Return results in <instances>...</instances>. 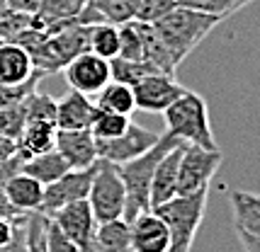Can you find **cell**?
Segmentation results:
<instances>
[{"instance_id": "6da1fadb", "label": "cell", "mask_w": 260, "mask_h": 252, "mask_svg": "<svg viewBox=\"0 0 260 252\" xmlns=\"http://www.w3.org/2000/svg\"><path fill=\"white\" fill-rule=\"evenodd\" d=\"M182 141L175 138L173 134H160L158 143L153 148H148L144 155H139L134 160L119 165V175H122V182L126 189V204H124V214L122 221L124 223H134L141 214L151 211V182H153V172L158 167V162L163 160V155L170 153L175 146H180Z\"/></svg>"}, {"instance_id": "7a4b0ae2", "label": "cell", "mask_w": 260, "mask_h": 252, "mask_svg": "<svg viewBox=\"0 0 260 252\" xmlns=\"http://www.w3.org/2000/svg\"><path fill=\"white\" fill-rule=\"evenodd\" d=\"M221 22L214 15H204V12L190 10V8H175L173 12H168L163 20L153 22L156 34L160 36L163 46L168 49L170 58L175 66H180L185 58L192 54L197 46L202 44V39L216 24Z\"/></svg>"}, {"instance_id": "3957f363", "label": "cell", "mask_w": 260, "mask_h": 252, "mask_svg": "<svg viewBox=\"0 0 260 252\" xmlns=\"http://www.w3.org/2000/svg\"><path fill=\"white\" fill-rule=\"evenodd\" d=\"M209 187H202L192 194H178L170 201L151 208L156 211L170 230V252H192L194 235L207 211Z\"/></svg>"}, {"instance_id": "277c9868", "label": "cell", "mask_w": 260, "mask_h": 252, "mask_svg": "<svg viewBox=\"0 0 260 252\" xmlns=\"http://www.w3.org/2000/svg\"><path fill=\"white\" fill-rule=\"evenodd\" d=\"M163 119L168 134L180 138L182 143L200 146V148H216L212 124H209V109L202 95L187 90L163 112Z\"/></svg>"}, {"instance_id": "5b68a950", "label": "cell", "mask_w": 260, "mask_h": 252, "mask_svg": "<svg viewBox=\"0 0 260 252\" xmlns=\"http://www.w3.org/2000/svg\"><path fill=\"white\" fill-rule=\"evenodd\" d=\"M88 204H90L98 223L122 218L126 204V189L122 182V175H119V165L98 158L90 192H88Z\"/></svg>"}, {"instance_id": "8992f818", "label": "cell", "mask_w": 260, "mask_h": 252, "mask_svg": "<svg viewBox=\"0 0 260 252\" xmlns=\"http://www.w3.org/2000/svg\"><path fill=\"white\" fill-rule=\"evenodd\" d=\"M221 162L224 155L219 148H200L185 143L178 167V194H192L202 187H209Z\"/></svg>"}, {"instance_id": "52a82bcc", "label": "cell", "mask_w": 260, "mask_h": 252, "mask_svg": "<svg viewBox=\"0 0 260 252\" xmlns=\"http://www.w3.org/2000/svg\"><path fill=\"white\" fill-rule=\"evenodd\" d=\"M158 138L160 134L132 121L122 136L112 138V141H98V158L114 162V165H124V162L144 155L148 148H153L158 143Z\"/></svg>"}, {"instance_id": "ba28073f", "label": "cell", "mask_w": 260, "mask_h": 252, "mask_svg": "<svg viewBox=\"0 0 260 252\" xmlns=\"http://www.w3.org/2000/svg\"><path fill=\"white\" fill-rule=\"evenodd\" d=\"M63 75H66V82L71 85V90L95 97L107 82L112 80V68H110L107 58L95 56L92 51H85L63 68Z\"/></svg>"}, {"instance_id": "9c48e42d", "label": "cell", "mask_w": 260, "mask_h": 252, "mask_svg": "<svg viewBox=\"0 0 260 252\" xmlns=\"http://www.w3.org/2000/svg\"><path fill=\"white\" fill-rule=\"evenodd\" d=\"M92 172H95V165L85 167V170H68L66 175L58 177L56 182L46 184L39 211L46 214V216H51V214H56L58 208H63L66 204L88 199V192H90V184H92Z\"/></svg>"}, {"instance_id": "30bf717a", "label": "cell", "mask_w": 260, "mask_h": 252, "mask_svg": "<svg viewBox=\"0 0 260 252\" xmlns=\"http://www.w3.org/2000/svg\"><path fill=\"white\" fill-rule=\"evenodd\" d=\"M187 92L185 85L175 80V75L170 73H151L148 78L134 85V100L136 109L141 112H158L163 114L170 104L178 97H182Z\"/></svg>"}, {"instance_id": "8fae6325", "label": "cell", "mask_w": 260, "mask_h": 252, "mask_svg": "<svg viewBox=\"0 0 260 252\" xmlns=\"http://www.w3.org/2000/svg\"><path fill=\"white\" fill-rule=\"evenodd\" d=\"M56 150L63 155L71 170H85L98 162V141L90 134V129L80 131L56 129Z\"/></svg>"}, {"instance_id": "7c38bea8", "label": "cell", "mask_w": 260, "mask_h": 252, "mask_svg": "<svg viewBox=\"0 0 260 252\" xmlns=\"http://www.w3.org/2000/svg\"><path fill=\"white\" fill-rule=\"evenodd\" d=\"M49 218L66 233L71 240L78 242V245H83V242H88L90 238H95L98 221H95V214H92L88 199H80V201H73V204H66V206L58 208L56 214H51Z\"/></svg>"}, {"instance_id": "4fadbf2b", "label": "cell", "mask_w": 260, "mask_h": 252, "mask_svg": "<svg viewBox=\"0 0 260 252\" xmlns=\"http://www.w3.org/2000/svg\"><path fill=\"white\" fill-rule=\"evenodd\" d=\"M129 228L134 252H170V230L156 211L141 214Z\"/></svg>"}, {"instance_id": "5bb4252c", "label": "cell", "mask_w": 260, "mask_h": 252, "mask_svg": "<svg viewBox=\"0 0 260 252\" xmlns=\"http://www.w3.org/2000/svg\"><path fill=\"white\" fill-rule=\"evenodd\" d=\"M88 3L90 0H42L39 12L32 17V27L54 34L66 24L76 22V17L88 8Z\"/></svg>"}, {"instance_id": "9a60e30c", "label": "cell", "mask_w": 260, "mask_h": 252, "mask_svg": "<svg viewBox=\"0 0 260 252\" xmlns=\"http://www.w3.org/2000/svg\"><path fill=\"white\" fill-rule=\"evenodd\" d=\"M92 116H95V102L83 92L71 90L56 102V129L63 131H80L90 129Z\"/></svg>"}, {"instance_id": "2e32d148", "label": "cell", "mask_w": 260, "mask_h": 252, "mask_svg": "<svg viewBox=\"0 0 260 252\" xmlns=\"http://www.w3.org/2000/svg\"><path fill=\"white\" fill-rule=\"evenodd\" d=\"M15 41H17V44L27 51V56L32 58L34 68L42 70L44 75L63 70V68H61V63H58L56 54H54V46H51V34H46V32H42V29H37V27H32V24H29L24 32H20V34H17V39H15Z\"/></svg>"}, {"instance_id": "e0dca14e", "label": "cell", "mask_w": 260, "mask_h": 252, "mask_svg": "<svg viewBox=\"0 0 260 252\" xmlns=\"http://www.w3.org/2000/svg\"><path fill=\"white\" fill-rule=\"evenodd\" d=\"M182 146L175 148L163 155V160L158 162V167L153 172V182H151V208L160 206L170 201L173 196H178V167H180V155H182Z\"/></svg>"}, {"instance_id": "ac0fdd59", "label": "cell", "mask_w": 260, "mask_h": 252, "mask_svg": "<svg viewBox=\"0 0 260 252\" xmlns=\"http://www.w3.org/2000/svg\"><path fill=\"white\" fill-rule=\"evenodd\" d=\"M90 27L92 24H80L71 22L63 29H58L51 34V46L56 54L61 68H66L73 58H78L80 54L90 51Z\"/></svg>"}, {"instance_id": "d6986e66", "label": "cell", "mask_w": 260, "mask_h": 252, "mask_svg": "<svg viewBox=\"0 0 260 252\" xmlns=\"http://www.w3.org/2000/svg\"><path fill=\"white\" fill-rule=\"evenodd\" d=\"M3 192L8 196L12 206L20 214H29V211H39L42 208V199H44V184L37 182L34 177L17 172L5 182Z\"/></svg>"}, {"instance_id": "ffe728a7", "label": "cell", "mask_w": 260, "mask_h": 252, "mask_svg": "<svg viewBox=\"0 0 260 252\" xmlns=\"http://www.w3.org/2000/svg\"><path fill=\"white\" fill-rule=\"evenodd\" d=\"M34 70L32 58L17 41H0V85L24 82Z\"/></svg>"}, {"instance_id": "44dd1931", "label": "cell", "mask_w": 260, "mask_h": 252, "mask_svg": "<svg viewBox=\"0 0 260 252\" xmlns=\"http://www.w3.org/2000/svg\"><path fill=\"white\" fill-rule=\"evenodd\" d=\"M15 148H17L20 160L42 155L46 150H54L56 148V124H42V121L27 124L22 136L15 141Z\"/></svg>"}, {"instance_id": "7402d4cb", "label": "cell", "mask_w": 260, "mask_h": 252, "mask_svg": "<svg viewBox=\"0 0 260 252\" xmlns=\"http://www.w3.org/2000/svg\"><path fill=\"white\" fill-rule=\"evenodd\" d=\"M231 214H234V228L260 235V194L246 189H231L229 194Z\"/></svg>"}, {"instance_id": "603a6c76", "label": "cell", "mask_w": 260, "mask_h": 252, "mask_svg": "<svg viewBox=\"0 0 260 252\" xmlns=\"http://www.w3.org/2000/svg\"><path fill=\"white\" fill-rule=\"evenodd\" d=\"M68 170H71L68 162L63 160V155H61L56 148L46 150V153H42V155H34V158H27V160L20 162V172L34 177L37 182H42L44 187L46 184H51V182H56L58 177L66 175Z\"/></svg>"}, {"instance_id": "cb8c5ba5", "label": "cell", "mask_w": 260, "mask_h": 252, "mask_svg": "<svg viewBox=\"0 0 260 252\" xmlns=\"http://www.w3.org/2000/svg\"><path fill=\"white\" fill-rule=\"evenodd\" d=\"M95 107L105 109V112H114V114H124L132 116L136 109V100H134V88H129L124 82L110 80L95 95Z\"/></svg>"}, {"instance_id": "d4e9b609", "label": "cell", "mask_w": 260, "mask_h": 252, "mask_svg": "<svg viewBox=\"0 0 260 252\" xmlns=\"http://www.w3.org/2000/svg\"><path fill=\"white\" fill-rule=\"evenodd\" d=\"M95 240L100 242V247L105 252H126L132 247V228L122 218L107 221V223H98Z\"/></svg>"}, {"instance_id": "484cf974", "label": "cell", "mask_w": 260, "mask_h": 252, "mask_svg": "<svg viewBox=\"0 0 260 252\" xmlns=\"http://www.w3.org/2000/svg\"><path fill=\"white\" fill-rule=\"evenodd\" d=\"M90 51L100 58H112L119 56V27L110 22H100L90 27Z\"/></svg>"}, {"instance_id": "4316f807", "label": "cell", "mask_w": 260, "mask_h": 252, "mask_svg": "<svg viewBox=\"0 0 260 252\" xmlns=\"http://www.w3.org/2000/svg\"><path fill=\"white\" fill-rule=\"evenodd\" d=\"M132 124V119L124 114H114V112H105L95 107V116L90 124V134L95 136V141H112V138L122 136Z\"/></svg>"}, {"instance_id": "83f0119b", "label": "cell", "mask_w": 260, "mask_h": 252, "mask_svg": "<svg viewBox=\"0 0 260 252\" xmlns=\"http://www.w3.org/2000/svg\"><path fill=\"white\" fill-rule=\"evenodd\" d=\"M90 5L100 12V17L110 24H129L136 20L139 0H90Z\"/></svg>"}, {"instance_id": "f1b7e54d", "label": "cell", "mask_w": 260, "mask_h": 252, "mask_svg": "<svg viewBox=\"0 0 260 252\" xmlns=\"http://www.w3.org/2000/svg\"><path fill=\"white\" fill-rule=\"evenodd\" d=\"M110 68H112V80L124 82L129 88H134L136 82L148 78L151 73H160V70H156L146 61H126V58H119V56L110 61Z\"/></svg>"}, {"instance_id": "f546056e", "label": "cell", "mask_w": 260, "mask_h": 252, "mask_svg": "<svg viewBox=\"0 0 260 252\" xmlns=\"http://www.w3.org/2000/svg\"><path fill=\"white\" fill-rule=\"evenodd\" d=\"M180 8H190V10L204 12V15H214L219 20H226L229 15L236 10L246 8L253 0H175Z\"/></svg>"}, {"instance_id": "4dcf8cb0", "label": "cell", "mask_w": 260, "mask_h": 252, "mask_svg": "<svg viewBox=\"0 0 260 252\" xmlns=\"http://www.w3.org/2000/svg\"><path fill=\"white\" fill-rule=\"evenodd\" d=\"M42 78H44V73H42V70H34L24 82H17V85H0V109H3V107L24 104L34 92H37V85H39Z\"/></svg>"}, {"instance_id": "1f68e13d", "label": "cell", "mask_w": 260, "mask_h": 252, "mask_svg": "<svg viewBox=\"0 0 260 252\" xmlns=\"http://www.w3.org/2000/svg\"><path fill=\"white\" fill-rule=\"evenodd\" d=\"M27 112V124L42 121V124H56V100L44 92H34L32 97L24 102Z\"/></svg>"}, {"instance_id": "d6a6232c", "label": "cell", "mask_w": 260, "mask_h": 252, "mask_svg": "<svg viewBox=\"0 0 260 252\" xmlns=\"http://www.w3.org/2000/svg\"><path fill=\"white\" fill-rule=\"evenodd\" d=\"M119 58L144 61V41H141L139 22H129L119 27Z\"/></svg>"}, {"instance_id": "836d02e7", "label": "cell", "mask_w": 260, "mask_h": 252, "mask_svg": "<svg viewBox=\"0 0 260 252\" xmlns=\"http://www.w3.org/2000/svg\"><path fill=\"white\" fill-rule=\"evenodd\" d=\"M24 126H27V112H24V104L17 107H3L0 109V134L10 141H17L22 136Z\"/></svg>"}, {"instance_id": "e575fe53", "label": "cell", "mask_w": 260, "mask_h": 252, "mask_svg": "<svg viewBox=\"0 0 260 252\" xmlns=\"http://www.w3.org/2000/svg\"><path fill=\"white\" fill-rule=\"evenodd\" d=\"M178 8L175 0H139V10H136V22L153 24L163 20L168 12Z\"/></svg>"}, {"instance_id": "d590c367", "label": "cell", "mask_w": 260, "mask_h": 252, "mask_svg": "<svg viewBox=\"0 0 260 252\" xmlns=\"http://www.w3.org/2000/svg\"><path fill=\"white\" fill-rule=\"evenodd\" d=\"M46 252H80V245L71 240L54 221H49V230H46Z\"/></svg>"}, {"instance_id": "8d00e7d4", "label": "cell", "mask_w": 260, "mask_h": 252, "mask_svg": "<svg viewBox=\"0 0 260 252\" xmlns=\"http://www.w3.org/2000/svg\"><path fill=\"white\" fill-rule=\"evenodd\" d=\"M0 252H29L27 250V240H24V228H22V218L17 221V230H15V238L8 245H3Z\"/></svg>"}, {"instance_id": "74e56055", "label": "cell", "mask_w": 260, "mask_h": 252, "mask_svg": "<svg viewBox=\"0 0 260 252\" xmlns=\"http://www.w3.org/2000/svg\"><path fill=\"white\" fill-rule=\"evenodd\" d=\"M39 5H42V0H8L10 10L20 12V15H29V17L39 12Z\"/></svg>"}, {"instance_id": "f35d334b", "label": "cell", "mask_w": 260, "mask_h": 252, "mask_svg": "<svg viewBox=\"0 0 260 252\" xmlns=\"http://www.w3.org/2000/svg\"><path fill=\"white\" fill-rule=\"evenodd\" d=\"M17 221H20V218H17ZM17 221L0 216V247H3V245H8V242L15 238V230H17Z\"/></svg>"}, {"instance_id": "ab89813d", "label": "cell", "mask_w": 260, "mask_h": 252, "mask_svg": "<svg viewBox=\"0 0 260 252\" xmlns=\"http://www.w3.org/2000/svg\"><path fill=\"white\" fill-rule=\"evenodd\" d=\"M238 240L243 245L246 252H260V235H253V233H246V230H236Z\"/></svg>"}, {"instance_id": "60d3db41", "label": "cell", "mask_w": 260, "mask_h": 252, "mask_svg": "<svg viewBox=\"0 0 260 252\" xmlns=\"http://www.w3.org/2000/svg\"><path fill=\"white\" fill-rule=\"evenodd\" d=\"M10 158H17L15 141H10V138H5L0 134V160H10Z\"/></svg>"}, {"instance_id": "b9f144b4", "label": "cell", "mask_w": 260, "mask_h": 252, "mask_svg": "<svg viewBox=\"0 0 260 252\" xmlns=\"http://www.w3.org/2000/svg\"><path fill=\"white\" fill-rule=\"evenodd\" d=\"M80 252H105V250L100 247V242L95 240V238H90L88 242H83V245H80Z\"/></svg>"}, {"instance_id": "7bdbcfd3", "label": "cell", "mask_w": 260, "mask_h": 252, "mask_svg": "<svg viewBox=\"0 0 260 252\" xmlns=\"http://www.w3.org/2000/svg\"><path fill=\"white\" fill-rule=\"evenodd\" d=\"M8 8V0H0V10H5Z\"/></svg>"}, {"instance_id": "ee69618b", "label": "cell", "mask_w": 260, "mask_h": 252, "mask_svg": "<svg viewBox=\"0 0 260 252\" xmlns=\"http://www.w3.org/2000/svg\"><path fill=\"white\" fill-rule=\"evenodd\" d=\"M126 252H134V250H132V247H129V250H126Z\"/></svg>"}]
</instances>
